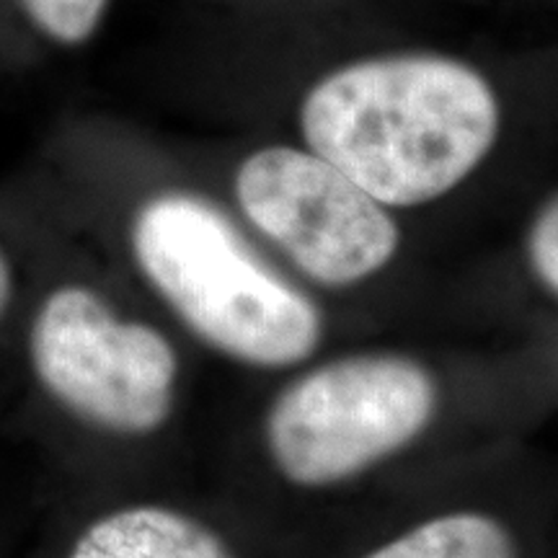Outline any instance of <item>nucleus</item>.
I'll use <instances>...</instances> for the list:
<instances>
[{
  "mask_svg": "<svg viewBox=\"0 0 558 558\" xmlns=\"http://www.w3.org/2000/svg\"><path fill=\"white\" fill-rule=\"evenodd\" d=\"M501 109L478 70L445 54H386L308 90V150L383 207H418L463 184L499 137Z\"/></svg>",
  "mask_w": 558,
  "mask_h": 558,
  "instance_id": "obj_1",
  "label": "nucleus"
},
{
  "mask_svg": "<svg viewBox=\"0 0 558 558\" xmlns=\"http://www.w3.org/2000/svg\"><path fill=\"white\" fill-rule=\"evenodd\" d=\"M130 248L145 282L222 357L254 369H290L324 341L316 300L279 275L199 194L163 192L143 202Z\"/></svg>",
  "mask_w": 558,
  "mask_h": 558,
  "instance_id": "obj_2",
  "label": "nucleus"
},
{
  "mask_svg": "<svg viewBox=\"0 0 558 558\" xmlns=\"http://www.w3.org/2000/svg\"><path fill=\"white\" fill-rule=\"evenodd\" d=\"M437 409V375L422 360L403 352L344 354L279 390L264 416V448L290 486L320 492L411 448Z\"/></svg>",
  "mask_w": 558,
  "mask_h": 558,
  "instance_id": "obj_3",
  "label": "nucleus"
},
{
  "mask_svg": "<svg viewBox=\"0 0 558 558\" xmlns=\"http://www.w3.org/2000/svg\"><path fill=\"white\" fill-rule=\"evenodd\" d=\"M34 378L88 427L156 435L179 396V352L145 320L122 318L86 284H62L39 303L29 329Z\"/></svg>",
  "mask_w": 558,
  "mask_h": 558,
  "instance_id": "obj_4",
  "label": "nucleus"
},
{
  "mask_svg": "<svg viewBox=\"0 0 558 558\" xmlns=\"http://www.w3.org/2000/svg\"><path fill=\"white\" fill-rule=\"evenodd\" d=\"M251 226L320 288L344 290L399 256L401 228L378 199L313 150L269 145L235 171Z\"/></svg>",
  "mask_w": 558,
  "mask_h": 558,
  "instance_id": "obj_5",
  "label": "nucleus"
},
{
  "mask_svg": "<svg viewBox=\"0 0 558 558\" xmlns=\"http://www.w3.org/2000/svg\"><path fill=\"white\" fill-rule=\"evenodd\" d=\"M68 558H239L205 522L166 505L114 509L83 530Z\"/></svg>",
  "mask_w": 558,
  "mask_h": 558,
  "instance_id": "obj_6",
  "label": "nucleus"
},
{
  "mask_svg": "<svg viewBox=\"0 0 558 558\" xmlns=\"http://www.w3.org/2000/svg\"><path fill=\"white\" fill-rule=\"evenodd\" d=\"M365 558H522L512 530L478 509H456L418 522Z\"/></svg>",
  "mask_w": 558,
  "mask_h": 558,
  "instance_id": "obj_7",
  "label": "nucleus"
},
{
  "mask_svg": "<svg viewBox=\"0 0 558 558\" xmlns=\"http://www.w3.org/2000/svg\"><path fill=\"white\" fill-rule=\"evenodd\" d=\"M19 3L45 37L73 47L94 37L109 0H19Z\"/></svg>",
  "mask_w": 558,
  "mask_h": 558,
  "instance_id": "obj_8",
  "label": "nucleus"
},
{
  "mask_svg": "<svg viewBox=\"0 0 558 558\" xmlns=\"http://www.w3.org/2000/svg\"><path fill=\"white\" fill-rule=\"evenodd\" d=\"M527 262L550 298L558 292V202L550 197L527 230Z\"/></svg>",
  "mask_w": 558,
  "mask_h": 558,
  "instance_id": "obj_9",
  "label": "nucleus"
},
{
  "mask_svg": "<svg viewBox=\"0 0 558 558\" xmlns=\"http://www.w3.org/2000/svg\"><path fill=\"white\" fill-rule=\"evenodd\" d=\"M11 292H13V271H11L9 259H5L3 248H0V318H3L5 308H9Z\"/></svg>",
  "mask_w": 558,
  "mask_h": 558,
  "instance_id": "obj_10",
  "label": "nucleus"
}]
</instances>
